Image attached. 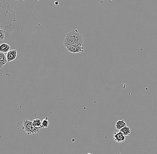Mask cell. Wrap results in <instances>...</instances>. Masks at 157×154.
<instances>
[{
    "mask_svg": "<svg viewBox=\"0 0 157 154\" xmlns=\"http://www.w3.org/2000/svg\"><path fill=\"white\" fill-rule=\"evenodd\" d=\"M16 21V13L11 9L9 3L5 0H0L1 29L7 30L12 27V22Z\"/></svg>",
    "mask_w": 157,
    "mask_h": 154,
    "instance_id": "obj_1",
    "label": "cell"
},
{
    "mask_svg": "<svg viewBox=\"0 0 157 154\" xmlns=\"http://www.w3.org/2000/svg\"><path fill=\"white\" fill-rule=\"evenodd\" d=\"M64 46L67 47L72 45H80L84 46V38L78 30H72L67 33L64 40Z\"/></svg>",
    "mask_w": 157,
    "mask_h": 154,
    "instance_id": "obj_2",
    "label": "cell"
},
{
    "mask_svg": "<svg viewBox=\"0 0 157 154\" xmlns=\"http://www.w3.org/2000/svg\"><path fill=\"white\" fill-rule=\"evenodd\" d=\"M22 128L26 132L28 135L35 134L39 132L40 129L35 127L33 125L32 121L27 119L24 120L23 121Z\"/></svg>",
    "mask_w": 157,
    "mask_h": 154,
    "instance_id": "obj_3",
    "label": "cell"
},
{
    "mask_svg": "<svg viewBox=\"0 0 157 154\" xmlns=\"http://www.w3.org/2000/svg\"><path fill=\"white\" fill-rule=\"evenodd\" d=\"M67 49L71 53H76L84 52V47L80 45L74 44L67 47Z\"/></svg>",
    "mask_w": 157,
    "mask_h": 154,
    "instance_id": "obj_4",
    "label": "cell"
},
{
    "mask_svg": "<svg viewBox=\"0 0 157 154\" xmlns=\"http://www.w3.org/2000/svg\"><path fill=\"white\" fill-rule=\"evenodd\" d=\"M114 138L115 141L118 143L123 142L126 140V136L120 130L114 132Z\"/></svg>",
    "mask_w": 157,
    "mask_h": 154,
    "instance_id": "obj_5",
    "label": "cell"
},
{
    "mask_svg": "<svg viewBox=\"0 0 157 154\" xmlns=\"http://www.w3.org/2000/svg\"><path fill=\"white\" fill-rule=\"evenodd\" d=\"M18 55V52L16 49H13L7 53L6 57L8 62H11L16 59Z\"/></svg>",
    "mask_w": 157,
    "mask_h": 154,
    "instance_id": "obj_6",
    "label": "cell"
},
{
    "mask_svg": "<svg viewBox=\"0 0 157 154\" xmlns=\"http://www.w3.org/2000/svg\"><path fill=\"white\" fill-rule=\"evenodd\" d=\"M6 55L4 53L0 52V68H2L3 66L8 63Z\"/></svg>",
    "mask_w": 157,
    "mask_h": 154,
    "instance_id": "obj_7",
    "label": "cell"
},
{
    "mask_svg": "<svg viewBox=\"0 0 157 154\" xmlns=\"http://www.w3.org/2000/svg\"><path fill=\"white\" fill-rule=\"evenodd\" d=\"M11 47L8 44L3 43L0 46V52H1L6 53L10 51Z\"/></svg>",
    "mask_w": 157,
    "mask_h": 154,
    "instance_id": "obj_8",
    "label": "cell"
},
{
    "mask_svg": "<svg viewBox=\"0 0 157 154\" xmlns=\"http://www.w3.org/2000/svg\"><path fill=\"white\" fill-rule=\"evenodd\" d=\"M126 126V123L124 120H120L116 122L115 127L118 130H120Z\"/></svg>",
    "mask_w": 157,
    "mask_h": 154,
    "instance_id": "obj_9",
    "label": "cell"
},
{
    "mask_svg": "<svg viewBox=\"0 0 157 154\" xmlns=\"http://www.w3.org/2000/svg\"><path fill=\"white\" fill-rule=\"evenodd\" d=\"M32 122H33V124L34 126L36 128H38L40 129L41 128H43V127H42V121H41L40 119H38V118L34 119L32 121Z\"/></svg>",
    "mask_w": 157,
    "mask_h": 154,
    "instance_id": "obj_10",
    "label": "cell"
},
{
    "mask_svg": "<svg viewBox=\"0 0 157 154\" xmlns=\"http://www.w3.org/2000/svg\"><path fill=\"white\" fill-rule=\"evenodd\" d=\"M120 131L124 134V136H128L130 135L131 133V129L130 127L128 126H126L124 127L123 128L120 130Z\"/></svg>",
    "mask_w": 157,
    "mask_h": 154,
    "instance_id": "obj_11",
    "label": "cell"
},
{
    "mask_svg": "<svg viewBox=\"0 0 157 154\" xmlns=\"http://www.w3.org/2000/svg\"><path fill=\"white\" fill-rule=\"evenodd\" d=\"M49 125V122L48 120V118L46 117L42 120V127L43 128H48Z\"/></svg>",
    "mask_w": 157,
    "mask_h": 154,
    "instance_id": "obj_12",
    "label": "cell"
},
{
    "mask_svg": "<svg viewBox=\"0 0 157 154\" xmlns=\"http://www.w3.org/2000/svg\"><path fill=\"white\" fill-rule=\"evenodd\" d=\"M5 31L2 29H0V42L2 41L5 39Z\"/></svg>",
    "mask_w": 157,
    "mask_h": 154,
    "instance_id": "obj_13",
    "label": "cell"
},
{
    "mask_svg": "<svg viewBox=\"0 0 157 154\" xmlns=\"http://www.w3.org/2000/svg\"><path fill=\"white\" fill-rule=\"evenodd\" d=\"M91 154V153H88V154Z\"/></svg>",
    "mask_w": 157,
    "mask_h": 154,
    "instance_id": "obj_14",
    "label": "cell"
},
{
    "mask_svg": "<svg viewBox=\"0 0 157 154\" xmlns=\"http://www.w3.org/2000/svg\"><path fill=\"white\" fill-rule=\"evenodd\" d=\"M15 1H19V0H15Z\"/></svg>",
    "mask_w": 157,
    "mask_h": 154,
    "instance_id": "obj_15",
    "label": "cell"
},
{
    "mask_svg": "<svg viewBox=\"0 0 157 154\" xmlns=\"http://www.w3.org/2000/svg\"><path fill=\"white\" fill-rule=\"evenodd\" d=\"M23 1H26V0H23Z\"/></svg>",
    "mask_w": 157,
    "mask_h": 154,
    "instance_id": "obj_16",
    "label": "cell"
}]
</instances>
